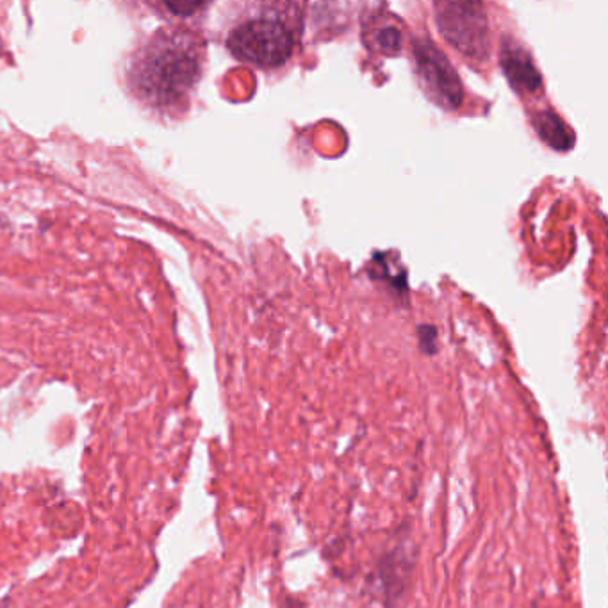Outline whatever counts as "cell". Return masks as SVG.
Segmentation results:
<instances>
[{
	"instance_id": "obj_3",
	"label": "cell",
	"mask_w": 608,
	"mask_h": 608,
	"mask_svg": "<svg viewBox=\"0 0 608 608\" xmlns=\"http://www.w3.org/2000/svg\"><path fill=\"white\" fill-rule=\"evenodd\" d=\"M436 24L444 40L475 61L489 58V22L484 6L477 2H439Z\"/></svg>"
},
{
	"instance_id": "obj_5",
	"label": "cell",
	"mask_w": 608,
	"mask_h": 608,
	"mask_svg": "<svg viewBox=\"0 0 608 608\" xmlns=\"http://www.w3.org/2000/svg\"><path fill=\"white\" fill-rule=\"evenodd\" d=\"M500 63L512 90L518 91L519 95H534L543 88V77L534 59L518 43L512 40L503 42Z\"/></svg>"
},
{
	"instance_id": "obj_7",
	"label": "cell",
	"mask_w": 608,
	"mask_h": 608,
	"mask_svg": "<svg viewBox=\"0 0 608 608\" xmlns=\"http://www.w3.org/2000/svg\"><path fill=\"white\" fill-rule=\"evenodd\" d=\"M534 125L539 138L559 152L569 150L575 145V132L571 131L566 122L551 109H543L535 113Z\"/></svg>"
},
{
	"instance_id": "obj_6",
	"label": "cell",
	"mask_w": 608,
	"mask_h": 608,
	"mask_svg": "<svg viewBox=\"0 0 608 608\" xmlns=\"http://www.w3.org/2000/svg\"><path fill=\"white\" fill-rule=\"evenodd\" d=\"M364 45L382 56H396L403 45V29L393 15H375L362 27Z\"/></svg>"
},
{
	"instance_id": "obj_1",
	"label": "cell",
	"mask_w": 608,
	"mask_h": 608,
	"mask_svg": "<svg viewBox=\"0 0 608 608\" xmlns=\"http://www.w3.org/2000/svg\"><path fill=\"white\" fill-rule=\"evenodd\" d=\"M302 36V13L293 2L248 6L227 34L232 56L259 68H279L295 54Z\"/></svg>"
},
{
	"instance_id": "obj_4",
	"label": "cell",
	"mask_w": 608,
	"mask_h": 608,
	"mask_svg": "<svg viewBox=\"0 0 608 608\" xmlns=\"http://www.w3.org/2000/svg\"><path fill=\"white\" fill-rule=\"evenodd\" d=\"M412 52L416 74L428 97L448 111L461 106L464 99L461 79L443 52L430 40H416Z\"/></svg>"
},
{
	"instance_id": "obj_2",
	"label": "cell",
	"mask_w": 608,
	"mask_h": 608,
	"mask_svg": "<svg viewBox=\"0 0 608 608\" xmlns=\"http://www.w3.org/2000/svg\"><path fill=\"white\" fill-rule=\"evenodd\" d=\"M200 75V45L191 34H161L134 68L136 88L156 104L181 100Z\"/></svg>"
}]
</instances>
